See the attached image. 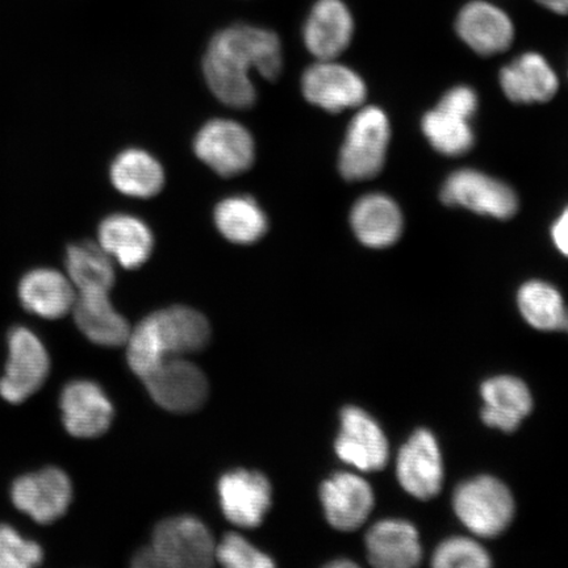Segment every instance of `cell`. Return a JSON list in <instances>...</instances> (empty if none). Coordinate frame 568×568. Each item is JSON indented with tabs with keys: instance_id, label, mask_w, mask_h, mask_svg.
Wrapping results in <instances>:
<instances>
[{
	"instance_id": "20",
	"label": "cell",
	"mask_w": 568,
	"mask_h": 568,
	"mask_svg": "<svg viewBox=\"0 0 568 568\" xmlns=\"http://www.w3.org/2000/svg\"><path fill=\"white\" fill-rule=\"evenodd\" d=\"M99 245L124 268L145 264L154 246L153 233L139 217L115 213L105 217L98 230Z\"/></svg>"
},
{
	"instance_id": "18",
	"label": "cell",
	"mask_w": 568,
	"mask_h": 568,
	"mask_svg": "<svg viewBox=\"0 0 568 568\" xmlns=\"http://www.w3.org/2000/svg\"><path fill=\"white\" fill-rule=\"evenodd\" d=\"M320 497L332 527L343 531L362 527L374 507L371 485L351 473H339L324 481Z\"/></svg>"
},
{
	"instance_id": "34",
	"label": "cell",
	"mask_w": 568,
	"mask_h": 568,
	"mask_svg": "<svg viewBox=\"0 0 568 568\" xmlns=\"http://www.w3.org/2000/svg\"><path fill=\"white\" fill-rule=\"evenodd\" d=\"M437 106L454 115L471 120L478 109V98L473 89L457 87L447 91Z\"/></svg>"
},
{
	"instance_id": "25",
	"label": "cell",
	"mask_w": 568,
	"mask_h": 568,
	"mask_svg": "<svg viewBox=\"0 0 568 568\" xmlns=\"http://www.w3.org/2000/svg\"><path fill=\"white\" fill-rule=\"evenodd\" d=\"M78 328L91 343L105 347L126 344L131 326L110 301V293H78L73 307Z\"/></svg>"
},
{
	"instance_id": "9",
	"label": "cell",
	"mask_w": 568,
	"mask_h": 568,
	"mask_svg": "<svg viewBox=\"0 0 568 568\" xmlns=\"http://www.w3.org/2000/svg\"><path fill=\"white\" fill-rule=\"evenodd\" d=\"M442 201L450 207H464L500 220L513 217L518 209L513 189L477 170L464 169L447 178Z\"/></svg>"
},
{
	"instance_id": "32",
	"label": "cell",
	"mask_w": 568,
	"mask_h": 568,
	"mask_svg": "<svg viewBox=\"0 0 568 568\" xmlns=\"http://www.w3.org/2000/svg\"><path fill=\"white\" fill-rule=\"evenodd\" d=\"M44 560L39 544L26 539L10 525H0V568H32Z\"/></svg>"
},
{
	"instance_id": "26",
	"label": "cell",
	"mask_w": 568,
	"mask_h": 568,
	"mask_svg": "<svg viewBox=\"0 0 568 568\" xmlns=\"http://www.w3.org/2000/svg\"><path fill=\"white\" fill-rule=\"evenodd\" d=\"M113 186L126 196L152 197L165 184V172L151 153L142 149H126L113 160L110 170Z\"/></svg>"
},
{
	"instance_id": "4",
	"label": "cell",
	"mask_w": 568,
	"mask_h": 568,
	"mask_svg": "<svg viewBox=\"0 0 568 568\" xmlns=\"http://www.w3.org/2000/svg\"><path fill=\"white\" fill-rule=\"evenodd\" d=\"M389 123L378 106H366L347 128L341 148L338 168L346 181H366L378 175L385 165L389 144Z\"/></svg>"
},
{
	"instance_id": "13",
	"label": "cell",
	"mask_w": 568,
	"mask_h": 568,
	"mask_svg": "<svg viewBox=\"0 0 568 568\" xmlns=\"http://www.w3.org/2000/svg\"><path fill=\"white\" fill-rule=\"evenodd\" d=\"M396 475L400 486L418 500H429L442 491L444 466L433 433L418 429L397 454Z\"/></svg>"
},
{
	"instance_id": "2",
	"label": "cell",
	"mask_w": 568,
	"mask_h": 568,
	"mask_svg": "<svg viewBox=\"0 0 568 568\" xmlns=\"http://www.w3.org/2000/svg\"><path fill=\"white\" fill-rule=\"evenodd\" d=\"M210 336V324L201 312L183 305L160 310L131 331L125 344L128 364L145 378L163 361L202 351Z\"/></svg>"
},
{
	"instance_id": "7",
	"label": "cell",
	"mask_w": 568,
	"mask_h": 568,
	"mask_svg": "<svg viewBox=\"0 0 568 568\" xmlns=\"http://www.w3.org/2000/svg\"><path fill=\"white\" fill-rule=\"evenodd\" d=\"M196 158L222 176L240 175L255 159L254 139L244 125L229 119H213L194 140Z\"/></svg>"
},
{
	"instance_id": "21",
	"label": "cell",
	"mask_w": 568,
	"mask_h": 568,
	"mask_svg": "<svg viewBox=\"0 0 568 568\" xmlns=\"http://www.w3.org/2000/svg\"><path fill=\"white\" fill-rule=\"evenodd\" d=\"M500 84L509 101L520 104L545 103L557 94L558 78L539 53L518 55L500 71Z\"/></svg>"
},
{
	"instance_id": "5",
	"label": "cell",
	"mask_w": 568,
	"mask_h": 568,
	"mask_svg": "<svg viewBox=\"0 0 568 568\" xmlns=\"http://www.w3.org/2000/svg\"><path fill=\"white\" fill-rule=\"evenodd\" d=\"M9 359L0 378V396L21 404L38 393L51 372V357L42 341L26 326H17L7 338Z\"/></svg>"
},
{
	"instance_id": "16",
	"label": "cell",
	"mask_w": 568,
	"mask_h": 568,
	"mask_svg": "<svg viewBox=\"0 0 568 568\" xmlns=\"http://www.w3.org/2000/svg\"><path fill=\"white\" fill-rule=\"evenodd\" d=\"M62 422L71 436L104 435L113 420V406L104 390L91 381H73L60 397Z\"/></svg>"
},
{
	"instance_id": "19",
	"label": "cell",
	"mask_w": 568,
	"mask_h": 568,
	"mask_svg": "<svg viewBox=\"0 0 568 568\" xmlns=\"http://www.w3.org/2000/svg\"><path fill=\"white\" fill-rule=\"evenodd\" d=\"M19 300L31 314L57 320L73 311L77 290L69 276L54 268H34L19 283Z\"/></svg>"
},
{
	"instance_id": "30",
	"label": "cell",
	"mask_w": 568,
	"mask_h": 568,
	"mask_svg": "<svg viewBox=\"0 0 568 568\" xmlns=\"http://www.w3.org/2000/svg\"><path fill=\"white\" fill-rule=\"evenodd\" d=\"M422 125L430 145L449 158H458L470 151L474 145L470 120L454 115L438 106L425 113Z\"/></svg>"
},
{
	"instance_id": "12",
	"label": "cell",
	"mask_w": 568,
	"mask_h": 568,
	"mask_svg": "<svg viewBox=\"0 0 568 568\" xmlns=\"http://www.w3.org/2000/svg\"><path fill=\"white\" fill-rule=\"evenodd\" d=\"M302 91L311 104L338 113L365 102L367 89L354 70L335 60L318 61L304 71Z\"/></svg>"
},
{
	"instance_id": "1",
	"label": "cell",
	"mask_w": 568,
	"mask_h": 568,
	"mask_svg": "<svg viewBox=\"0 0 568 568\" xmlns=\"http://www.w3.org/2000/svg\"><path fill=\"white\" fill-rule=\"evenodd\" d=\"M283 67L278 36L265 28L236 24L213 36L203 60L205 82L220 102L233 109H248L257 98L251 70L268 81Z\"/></svg>"
},
{
	"instance_id": "17",
	"label": "cell",
	"mask_w": 568,
	"mask_h": 568,
	"mask_svg": "<svg viewBox=\"0 0 568 568\" xmlns=\"http://www.w3.org/2000/svg\"><path fill=\"white\" fill-rule=\"evenodd\" d=\"M354 19L343 0H317L304 26V42L318 61L336 60L351 45Z\"/></svg>"
},
{
	"instance_id": "6",
	"label": "cell",
	"mask_w": 568,
	"mask_h": 568,
	"mask_svg": "<svg viewBox=\"0 0 568 568\" xmlns=\"http://www.w3.org/2000/svg\"><path fill=\"white\" fill-rule=\"evenodd\" d=\"M152 549L161 568H205L215 560L216 545L197 518L178 516L158 525Z\"/></svg>"
},
{
	"instance_id": "28",
	"label": "cell",
	"mask_w": 568,
	"mask_h": 568,
	"mask_svg": "<svg viewBox=\"0 0 568 568\" xmlns=\"http://www.w3.org/2000/svg\"><path fill=\"white\" fill-rule=\"evenodd\" d=\"M65 266L78 293H110L115 284L113 260L101 245L90 243L68 247Z\"/></svg>"
},
{
	"instance_id": "37",
	"label": "cell",
	"mask_w": 568,
	"mask_h": 568,
	"mask_svg": "<svg viewBox=\"0 0 568 568\" xmlns=\"http://www.w3.org/2000/svg\"><path fill=\"white\" fill-rule=\"evenodd\" d=\"M535 2L557 16H568V0H535Z\"/></svg>"
},
{
	"instance_id": "3",
	"label": "cell",
	"mask_w": 568,
	"mask_h": 568,
	"mask_svg": "<svg viewBox=\"0 0 568 568\" xmlns=\"http://www.w3.org/2000/svg\"><path fill=\"white\" fill-rule=\"evenodd\" d=\"M453 504L465 527L481 538L501 535L515 516L513 494L503 481L488 475L462 483Z\"/></svg>"
},
{
	"instance_id": "38",
	"label": "cell",
	"mask_w": 568,
	"mask_h": 568,
	"mask_svg": "<svg viewBox=\"0 0 568 568\" xmlns=\"http://www.w3.org/2000/svg\"><path fill=\"white\" fill-rule=\"evenodd\" d=\"M328 567H332V568H351V567H357V565L352 562V560L339 559V560H333V562L329 564Z\"/></svg>"
},
{
	"instance_id": "33",
	"label": "cell",
	"mask_w": 568,
	"mask_h": 568,
	"mask_svg": "<svg viewBox=\"0 0 568 568\" xmlns=\"http://www.w3.org/2000/svg\"><path fill=\"white\" fill-rule=\"evenodd\" d=\"M215 559L220 565L229 568H267L274 562L266 554L255 549L245 538L234 535H226L223 542L216 546Z\"/></svg>"
},
{
	"instance_id": "36",
	"label": "cell",
	"mask_w": 568,
	"mask_h": 568,
	"mask_svg": "<svg viewBox=\"0 0 568 568\" xmlns=\"http://www.w3.org/2000/svg\"><path fill=\"white\" fill-rule=\"evenodd\" d=\"M133 566L139 568H161L160 560L152 549L149 548L140 550L133 558Z\"/></svg>"
},
{
	"instance_id": "14",
	"label": "cell",
	"mask_w": 568,
	"mask_h": 568,
	"mask_svg": "<svg viewBox=\"0 0 568 568\" xmlns=\"http://www.w3.org/2000/svg\"><path fill=\"white\" fill-rule=\"evenodd\" d=\"M456 31L468 48L485 57L506 52L515 40L513 19L487 0H471L462 7Z\"/></svg>"
},
{
	"instance_id": "35",
	"label": "cell",
	"mask_w": 568,
	"mask_h": 568,
	"mask_svg": "<svg viewBox=\"0 0 568 568\" xmlns=\"http://www.w3.org/2000/svg\"><path fill=\"white\" fill-rule=\"evenodd\" d=\"M551 239L558 251L568 257V207L560 213L551 229Z\"/></svg>"
},
{
	"instance_id": "23",
	"label": "cell",
	"mask_w": 568,
	"mask_h": 568,
	"mask_svg": "<svg viewBox=\"0 0 568 568\" xmlns=\"http://www.w3.org/2000/svg\"><path fill=\"white\" fill-rule=\"evenodd\" d=\"M485 408L481 420L501 432H515L532 408L530 390L515 376H496L483 383L480 388Z\"/></svg>"
},
{
	"instance_id": "31",
	"label": "cell",
	"mask_w": 568,
	"mask_h": 568,
	"mask_svg": "<svg viewBox=\"0 0 568 568\" xmlns=\"http://www.w3.org/2000/svg\"><path fill=\"white\" fill-rule=\"evenodd\" d=\"M432 565L436 568H487L491 566V558L473 538L453 537L438 546Z\"/></svg>"
},
{
	"instance_id": "10",
	"label": "cell",
	"mask_w": 568,
	"mask_h": 568,
	"mask_svg": "<svg viewBox=\"0 0 568 568\" xmlns=\"http://www.w3.org/2000/svg\"><path fill=\"white\" fill-rule=\"evenodd\" d=\"M11 500L33 521L48 525L60 520L73 501V485L65 471L47 467L13 481Z\"/></svg>"
},
{
	"instance_id": "24",
	"label": "cell",
	"mask_w": 568,
	"mask_h": 568,
	"mask_svg": "<svg viewBox=\"0 0 568 568\" xmlns=\"http://www.w3.org/2000/svg\"><path fill=\"white\" fill-rule=\"evenodd\" d=\"M351 224L362 244L373 248L394 245L403 232V215L393 199L371 194L358 199L351 213Z\"/></svg>"
},
{
	"instance_id": "39",
	"label": "cell",
	"mask_w": 568,
	"mask_h": 568,
	"mask_svg": "<svg viewBox=\"0 0 568 568\" xmlns=\"http://www.w3.org/2000/svg\"><path fill=\"white\" fill-rule=\"evenodd\" d=\"M562 331L568 333V316H567L566 322H565V324L562 326Z\"/></svg>"
},
{
	"instance_id": "27",
	"label": "cell",
	"mask_w": 568,
	"mask_h": 568,
	"mask_svg": "<svg viewBox=\"0 0 568 568\" xmlns=\"http://www.w3.org/2000/svg\"><path fill=\"white\" fill-rule=\"evenodd\" d=\"M216 229L233 244L257 243L267 232V217L255 199L234 195L223 199L213 212Z\"/></svg>"
},
{
	"instance_id": "11",
	"label": "cell",
	"mask_w": 568,
	"mask_h": 568,
	"mask_svg": "<svg viewBox=\"0 0 568 568\" xmlns=\"http://www.w3.org/2000/svg\"><path fill=\"white\" fill-rule=\"evenodd\" d=\"M388 442L378 423L358 407L341 412L336 453L345 464L361 471H379L387 465Z\"/></svg>"
},
{
	"instance_id": "22",
	"label": "cell",
	"mask_w": 568,
	"mask_h": 568,
	"mask_svg": "<svg viewBox=\"0 0 568 568\" xmlns=\"http://www.w3.org/2000/svg\"><path fill=\"white\" fill-rule=\"evenodd\" d=\"M367 556L378 568H410L420 564L423 549L414 525L404 520H383L366 536Z\"/></svg>"
},
{
	"instance_id": "8",
	"label": "cell",
	"mask_w": 568,
	"mask_h": 568,
	"mask_svg": "<svg viewBox=\"0 0 568 568\" xmlns=\"http://www.w3.org/2000/svg\"><path fill=\"white\" fill-rule=\"evenodd\" d=\"M141 381L152 399L174 414H190L207 400V378L201 368L182 357L163 361Z\"/></svg>"
},
{
	"instance_id": "15",
	"label": "cell",
	"mask_w": 568,
	"mask_h": 568,
	"mask_svg": "<svg viewBox=\"0 0 568 568\" xmlns=\"http://www.w3.org/2000/svg\"><path fill=\"white\" fill-rule=\"evenodd\" d=\"M219 496L226 518L241 528H257L272 506V486L265 475L234 470L219 481Z\"/></svg>"
},
{
	"instance_id": "29",
	"label": "cell",
	"mask_w": 568,
	"mask_h": 568,
	"mask_svg": "<svg viewBox=\"0 0 568 568\" xmlns=\"http://www.w3.org/2000/svg\"><path fill=\"white\" fill-rule=\"evenodd\" d=\"M518 308L527 323L538 331H562L568 316L564 297L551 284L530 281L518 290Z\"/></svg>"
}]
</instances>
